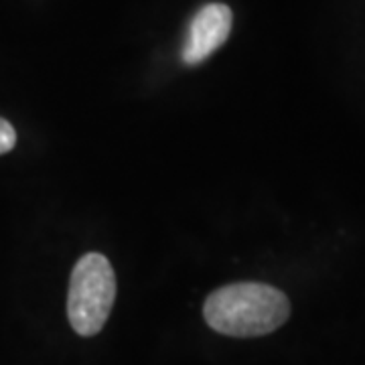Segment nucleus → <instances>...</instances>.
I'll return each instance as SVG.
<instances>
[{"label":"nucleus","mask_w":365,"mask_h":365,"mask_svg":"<svg viewBox=\"0 0 365 365\" xmlns=\"http://www.w3.org/2000/svg\"><path fill=\"white\" fill-rule=\"evenodd\" d=\"M207 325L232 337H260L287 323L290 302L278 288L260 282L230 284L205 300Z\"/></svg>","instance_id":"nucleus-1"},{"label":"nucleus","mask_w":365,"mask_h":365,"mask_svg":"<svg viewBox=\"0 0 365 365\" xmlns=\"http://www.w3.org/2000/svg\"><path fill=\"white\" fill-rule=\"evenodd\" d=\"M116 299V276L112 264L102 254H86L73 268L67 317L73 331L91 337L104 329Z\"/></svg>","instance_id":"nucleus-2"},{"label":"nucleus","mask_w":365,"mask_h":365,"mask_svg":"<svg viewBox=\"0 0 365 365\" xmlns=\"http://www.w3.org/2000/svg\"><path fill=\"white\" fill-rule=\"evenodd\" d=\"M234 16L225 4H207L193 16L185 45H182V63L199 66L211 53H215L232 33Z\"/></svg>","instance_id":"nucleus-3"},{"label":"nucleus","mask_w":365,"mask_h":365,"mask_svg":"<svg viewBox=\"0 0 365 365\" xmlns=\"http://www.w3.org/2000/svg\"><path fill=\"white\" fill-rule=\"evenodd\" d=\"M14 144H16V132L11 126V122L0 118V155L13 150Z\"/></svg>","instance_id":"nucleus-4"}]
</instances>
